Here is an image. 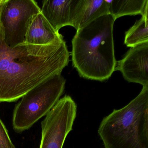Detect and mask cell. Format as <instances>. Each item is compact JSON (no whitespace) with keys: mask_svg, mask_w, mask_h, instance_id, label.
Here are the masks:
<instances>
[{"mask_svg":"<svg viewBox=\"0 0 148 148\" xmlns=\"http://www.w3.org/2000/svg\"><path fill=\"white\" fill-rule=\"evenodd\" d=\"M64 40L45 45L5 42L0 25V103L13 102L51 77L70 61Z\"/></svg>","mask_w":148,"mask_h":148,"instance_id":"cell-1","label":"cell"},{"mask_svg":"<svg viewBox=\"0 0 148 148\" xmlns=\"http://www.w3.org/2000/svg\"><path fill=\"white\" fill-rule=\"evenodd\" d=\"M110 14L103 15L77 30L72 40L73 65L86 79L103 81L115 71L113 25Z\"/></svg>","mask_w":148,"mask_h":148,"instance_id":"cell-2","label":"cell"},{"mask_svg":"<svg viewBox=\"0 0 148 148\" xmlns=\"http://www.w3.org/2000/svg\"><path fill=\"white\" fill-rule=\"evenodd\" d=\"M98 132L104 148H148V86L104 118Z\"/></svg>","mask_w":148,"mask_h":148,"instance_id":"cell-3","label":"cell"},{"mask_svg":"<svg viewBox=\"0 0 148 148\" xmlns=\"http://www.w3.org/2000/svg\"><path fill=\"white\" fill-rule=\"evenodd\" d=\"M66 80L57 74L42 82L21 98L14 110V130L21 132L30 129L52 109L64 90Z\"/></svg>","mask_w":148,"mask_h":148,"instance_id":"cell-4","label":"cell"},{"mask_svg":"<svg viewBox=\"0 0 148 148\" xmlns=\"http://www.w3.org/2000/svg\"><path fill=\"white\" fill-rule=\"evenodd\" d=\"M40 12L34 0H5L0 5V25L5 42L12 47L25 43L33 18Z\"/></svg>","mask_w":148,"mask_h":148,"instance_id":"cell-5","label":"cell"},{"mask_svg":"<svg viewBox=\"0 0 148 148\" xmlns=\"http://www.w3.org/2000/svg\"><path fill=\"white\" fill-rule=\"evenodd\" d=\"M77 113V105L71 97L66 95L60 99L41 122L40 148H63Z\"/></svg>","mask_w":148,"mask_h":148,"instance_id":"cell-6","label":"cell"},{"mask_svg":"<svg viewBox=\"0 0 148 148\" xmlns=\"http://www.w3.org/2000/svg\"><path fill=\"white\" fill-rule=\"evenodd\" d=\"M115 71L130 83L148 86V42L131 47L123 58L116 61Z\"/></svg>","mask_w":148,"mask_h":148,"instance_id":"cell-7","label":"cell"},{"mask_svg":"<svg viewBox=\"0 0 148 148\" xmlns=\"http://www.w3.org/2000/svg\"><path fill=\"white\" fill-rule=\"evenodd\" d=\"M79 0H45L41 12L57 32L66 26H72Z\"/></svg>","mask_w":148,"mask_h":148,"instance_id":"cell-8","label":"cell"},{"mask_svg":"<svg viewBox=\"0 0 148 148\" xmlns=\"http://www.w3.org/2000/svg\"><path fill=\"white\" fill-rule=\"evenodd\" d=\"M63 40V36L53 28L40 12L33 18L26 34L25 42L45 45Z\"/></svg>","mask_w":148,"mask_h":148,"instance_id":"cell-9","label":"cell"},{"mask_svg":"<svg viewBox=\"0 0 148 148\" xmlns=\"http://www.w3.org/2000/svg\"><path fill=\"white\" fill-rule=\"evenodd\" d=\"M107 0H79L72 27L76 30L103 15L109 14Z\"/></svg>","mask_w":148,"mask_h":148,"instance_id":"cell-10","label":"cell"},{"mask_svg":"<svg viewBox=\"0 0 148 148\" xmlns=\"http://www.w3.org/2000/svg\"><path fill=\"white\" fill-rule=\"evenodd\" d=\"M109 13L115 20L125 15H142L148 0H109Z\"/></svg>","mask_w":148,"mask_h":148,"instance_id":"cell-11","label":"cell"},{"mask_svg":"<svg viewBox=\"0 0 148 148\" xmlns=\"http://www.w3.org/2000/svg\"><path fill=\"white\" fill-rule=\"evenodd\" d=\"M148 3L145 5L142 18L125 33L124 44L132 47L148 42Z\"/></svg>","mask_w":148,"mask_h":148,"instance_id":"cell-12","label":"cell"},{"mask_svg":"<svg viewBox=\"0 0 148 148\" xmlns=\"http://www.w3.org/2000/svg\"><path fill=\"white\" fill-rule=\"evenodd\" d=\"M0 148H15L9 136L8 131L0 119Z\"/></svg>","mask_w":148,"mask_h":148,"instance_id":"cell-13","label":"cell"},{"mask_svg":"<svg viewBox=\"0 0 148 148\" xmlns=\"http://www.w3.org/2000/svg\"><path fill=\"white\" fill-rule=\"evenodd\" d=\"M5 0H0V5L5 1Z\"/></svg>","mask_w":148,"mask_h":148,"instance_id":"cell-14","label":"cell"}]
</instances>
